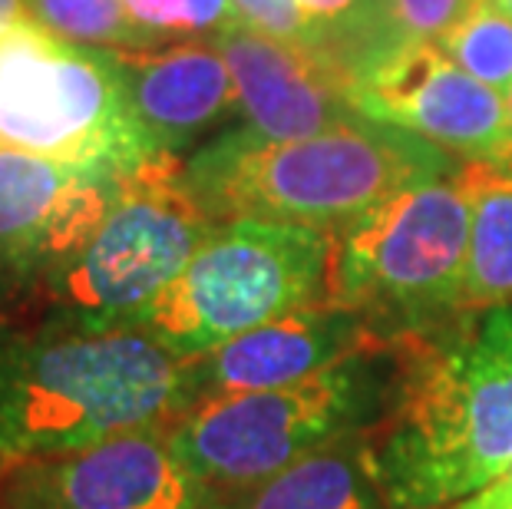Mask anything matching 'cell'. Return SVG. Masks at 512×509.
Returning <instances> with one entry per match:
<instances>
[{"label":"cell","mask_w":512,"mask_h":509,"mask_svg":"<svg viewBox=\"0 0 512 509\" xmlns=\"http://www.w3.org/2000/svg\"><path fill=\"white\" fill-rule=\"evenodd\" d=\"M199 404V361L136 321L53 314L0 324V460L20 463L176 427Z\"/></svg>","instance_id":"6da1fadb"},{"label":"cell","mask_w":512,"mask_h":509,"mask_svg":"<svg viewBox=\"0 0 512 509\" xmlns=\"http://www.w3.org/2000/svg\"><path fill=\"white\" fill-rule=\"evenodd\" d=\"M397 341L400 387L370 470L394 509H446L512 460V305Z\"/></svg>","instance_id":"7a4b0ae2"},{"label":"cell","mask_w":512,"mask_h":509,"mask_svg":"<svg viewBox=\"0 0 512 509\" xmlns=\"http://www.w3.org/2000/svg\"><path fill=\"white\" fill-rule=\"evenodd\" d=\"M456 169L443 149L354 116L288 143L228 129L185 162V182L219 225L258 219L341 232L413 182Z\"/></svg>","instance_id":"3957f363"},{"label":"cell","mask_w":512,"mask_h":509,"mask_svg":"<svg viewBox=\"0 0 512 509\" xmlns=\"http://www.w3.org/2000/svg\"><path fill=\"white\" fill-rule=\"evenodd\" d=\"M400 371V341L384 338L308 381L205 397L169 430L189 470L228 496L387 420Z\"/></svg>","instance_id":"277c9868"},{"label":"cell","mask_w":512,"mask_h":509,"mask_svg":"<svg viewBox=\"0 0 512 509\" xmlns=\"http://www.w3.org/2000/svg\"><path fill=\"white\" fill-rule=\"evenodd\" d=\"M473 199L466 166L413 182L334 232L331 305L397 341L463 314Z\"/></svg>","instance_id":"5b68a950"},{"label":"cell","mask_w":512,"mask_h":509,"mask_svg":"<svg viewBox=\"0 0 512 509\" xmlns=\"http://www.w3.org/2000/svg\"><path fill=\"white\" fill-rule=\"evenodd\" d=\"M0 149L123 179L162 156L119 60L20 20L0 34Z\"/></svg>","instance_id":"8992f818"},{"label":"cell","mask_w":512,"mask_h":509,"mask_svg":"<svg viewBox=\"0 0 512 509\" xmlns=\"http://www.w3.org/2000/svg\"><path fill=\"white\" fill-rule=\"evenodd\" d=\"M334 232L222 222L136 324L179 357H199L291 311L331 305Z\"/></svg>","instance_id":"52a82bcc"},{"label":"cell","mask_w":512,"mask_h":509,"mask_svg":"<svg viewBox=\"0 0 512 509\" xmlns=\"http://www.w3.org/2000/svg\"><path fill=\"white\" fill-rule=\"evenodd\" d=\"M209 209L185 182V162L162 153L119 179L100 229L43 285L53 314L139 321L215 232Z\"/></svg>","instance_id":"ba28073f"},{"label":"cell","mask_w":512,"mask_h":509,"mask_svg":"<svg viewBox=\"0 0 512 509\" xmlns=\"http://www.w3.org/2000/svg\"><path fill=\"white\" fill-rule=\"evenodd\" d=\"M169 427L119 433L93 447L7 463L0 509H212Z\"/></svg>","instance_id":"9c48e42d"},{"label":"cell","mask_w":512,"mask_h":509,"mask_svg":"<svg viewBox=\"0 0 512 509\" xmlns=\"http://www.w3.org/2000/svg\"><path fill=\"white\" fill-rule=\"evenodd\" d=\"M357 116L403 129L463 162H493L506 153V96L473 80L440 43H397L351 80Z\"/></svg>","instance_id":"30bf717a"},{"label":"cell","mask_w":512,"mask_h":509,"mask_svg":"<svg viewBox=\"0 0 512 509\" xmlns=\"http://www.w3.org/2000/svg\"><path fill=\"white\" fill-rule=\"evenodd\" d=\"M119 179L0 149V285L43 288L110 212Z\"/></svg>","instance_id":"8fae6325"},{"label":"cell","mask_w":512,"mask_h":509,"mask_svg":"<svg viewBox=\"0 0 512 509\" xmlns=\"http://www.w3.org/2000/svg\"><path fill=\"white\" fill-rule=\"evenodd\" d=\"M235 80L245 129L271 143L324 133L354 119L351 73L321 53L291 47L252 27L215 37Z\"/></svg>","instance_id":"7c38bea8"},{"label":"cell","mask_w":512,"mask_h":509,"mask_svg":"<svg viewBox=\"0 0 512 509\" xmlns=\"http://www.w3.org/2000/svg\"><path fill=\"white\" fill-rule=\"evenodd\" d=\"M374 341H384V334L357 311L337 305L291 311L199 357V400L308 381Z\"/></svg>","instance_id":"4fadbf2b"},{"label":"cell","mask_w":512,"mask_h":509,"mask_svg":"<svg viewBox=\"0 0 512 509\" xmlns=\"http://www.w3.org/2000/svg\"><path fill=\"white\" fill-rule=\"evenodd\" d=\"M123 70L136 116L162 153H182L238 110L235 80L215 40L159 43L113 53Z\"/></svg>","instance_id":"5bb4252c"},{"label":"cell","mask_w":512,"mask_h":509,"mask_svg":"<svg viewBox=\"0 0 512 509\" xmlns=\"http://www.w3.org/2000/svg\"><path fill=\"white\" fill-rule=\"evenodd\" d=\"M212 509H394L370 470L361 437L314 450L248 490L219 496Z\"/></svg>","instance_id":"9a60e30c"},{"label":"cell","mask_w":512,"mask_h":509,"mask_svg":"<svg viewBox=\"0 0 512 509\" xmlns=\"http://www.w3.org/2000/svg\"><path fill=\"white\" fill-rule=\"evenodd\" d=\"M463 166L473 199L463 311L503 308L512 305V169L493 162Z\"/></svg>","instance_id":"2e32d148"},{"label":"cell","mask_w":512,"mask_h":509,"mask_svg":"<svg viewBox=\"0 0 512 509\" xmlns=\"http://www.w3.org/2000/svg\"><path fill=\"white\" fill-rule=\"evenodd\" d=\"M27 20L76 47L133 53L159 47L129 20L123 0H24Z\"/></svg>","instance_id":"e0dca14e"},{"label":"cell","mask_w":512,"mask_h":509,"mask_svg":"<svg viewBox=\"0 0 512 509\" xmlns=\"http://www.w3.org/2000/svg\"><path fill=\"white\" fill-rule=\"evenodd\" d=\"M437 43L473 80L503 96L512 90V17L506 10L489 0H476L470 14Z\"/></svg>","instance_id":"ac0fdd59"},{"label":"cell","mask_w":512,"mask_h":509,"mask_svg":"<svg viewBox=\"0 0 512 509\" xmlns=\"http://www.w3.org/2000/svg\"><path fill=\"white\" fill-rule=\"evenodd\" d=\"M129 20L156 43L215 40L242 27L232 0H123Z\"/></svg>","instance_id":"d6986e66"},{"label":"cell","mask_w":512,"mask_h":509,"mask_svg":"<svg viewBox=\"0 0 512 509\" xmlns=\"http://www.w3.org/2000/svg\"><path fill=\"white\" fill-rule=\"evenodd\" d=\"M476 7V0H380L390 47L446 37Z\"/></svg>","instance_id":"ffe728a7"},{"label":"cell","mask_w":512,"mask_h":509,"mask_svg":"<svg viewBox=\"0 0 512 509\" xmlns=\"http://www.w3.org/2000/svg\"><path fill=\"white\" fill-rule=\"evenodd\" d=\"M232 4H235L238 17H242L245 27H252V30H258V34H265V37H275L281 43H291V47L321 53V57L341 63L331 53V43L324 40L321 30L314 27L311 20H304L291 0H232ZM341 67H344V63H341Z\"/></svg>","instance_id":"44dd1931"},{"label":"cell","mask_w":512,"mask_h":509,"mask_svg":"<svg viewBox=\"0 0 512 509\" xmlns=\"http://www.w3.org/2000/svg\"><path fill=\"white\" fill-rule=\"evenodd\" d=\"M446 509H512V460L506 463V470L489 480L483 490L466 496V500L446 506Z\"/></svg>","instance_id":"7402d4cb"},{"label":"cell","mask_w":512,"mask_h":509,"mask_svg":"<svg viewBox=\"0 0 512 509\" xmlns=\"http://www.w3.org/2000/svg\"><path fill=\"white\" fill-rule=\"evenodd\" d=\"M20 20H27L24 0H0V34L10 30V27H17Z\"/></svg>","instance_id":"603a6c76"},{"label":"cell","mask_w":512,"mask_h":509,"mask_svg":"<svg viewBox=\"0 0 512 509\" xmlns=\"http://www.w3.org/2000/svg\"><path fill=\"white\" fill-rule=\"evenodd\" d=\"M503 169H512V90L506 93V153H503V162H499Z\"/></svg>","instance_id":"cb8c5ba5"},{"label":"cell","mask_w":512,"mask_h":509,"mask_svg":"<svg viewBox=\"0 0 512 509\" xmlns=\"http://www.w3.org/2000/svg\"><path fill=\"white\" fill-rule=\"evenodd\" d=\"M489 4H496L499 10H506V14L512 17V0H489Z\"/></svg>","instance_id":"d4e9b609"}]
</instances>
